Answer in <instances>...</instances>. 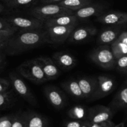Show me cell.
Here are the masks:
<instances>
[{"label":"cell","instance_id":"6da1fadb","mask_svg":"<svg viewBox=\"0 0 127 127\" xmlns=\"http://www.w3.org/2000/svg\"><path fill=\"white\" fill-rule=\"evenodd\" d=\"M47 43L50 41L45 28L17 31L9 39L4 52L9 55L19 54Z\"/></svg>","mask_w":127,"mask_h":127},{"label":"cell","instance_id":"7a4b0ae2","mask_svg":"<svg viewBox=\"0 0 127 127\" xmlns=\"http://www.w3.org/2000/svg\"><path fill=\"white\" fill-rule=\"evenodd\" d=\"M32 17L45 22L47 20L63 14H72L74 12L58 4H47L32 7L29 11Z\"/></svg>","mask_w":127,"mask_h":127},{"label":"cell","instance_id":"3957f363","mask_svg":"<svg viewBox=\"0 0 127 127\" xmlns=\"http://www.w3.org/2000/svg\"><path fill=\"white\" fill-rule=\"evenodd\" d=\"M17 71L22 77L37 84L48 81L42 65L37 58L29 60L21 64L17 67Z\"/></svg>","mask_w":127,"mask_h":127},{"label":"cell","instance_id":"277c9868","mask_svg":"<svg viewBox=\"0 0 127 127\" xmlns=\"http://www.w3.org/2000/svg\"><path fill=\"white\" fill-rule=\"evenodd\" d=\"M89 57L95 64L104 69L116 67L117 59L109 45H100L91 53Z\"/></svg>","mask_w":127,"mask_h":127},{"label":"cell","instance_id":"5b68a950","mask_svg":"<svg viewBox=\"0 0 127 127\" xmlns=\"http://www.w3.org/2000/svg\"><path fill=\"white\" fill-rule=\"evenodd\" d=\"M17 31H32L45 28V22L34 17L10 16L5 17Z\"/></svg>","mask_w":127,"mask_h":127},{"label":"cell","instance_id":"8992f818","mask_svg":"<svg viewBox=\"0 0 127 127\" xmlns=\"http://www.w3.org/2000/svg\"><path fill=\"white\" fill-rule=\"evenodd\" d=\"M9 79L15 92L24 100L33 106L37 105V100L23 80L16 73H9Z\"/></svg>","mask_w":127,"mask_h":127},{"label":"cell","instance_id":"52a82bcc","mask_svg":"<svg viewBox=\"0 0 127 127\" xmlns=\"http://www.w3.org/2000/svg\"><path fill=\"white\" fill-rule=\"evenodd\" d=\"M76 25L45 27L50 44H62L68 39Z\"/></svg>","mask_w":127,"mask_h":127},{"label":"cell","instance_id":"ba28073f","mask_svg":"<svg viewBox=\"0 0 127 127\" xmlns=\"http://www.w3.org/2000/svg\"><path fill=\"white\" fill-rule=\"evenodd\" d=\"M114 116V112L110 107L96 105L88 110L87 120L91 123H99L110 121Z\"/></svg>","mask_w":127,"mask_h":127},{"label":"cell","instance_id":"9c48e42d","mask_svg":"<svg viewBox=\"0 0 127 127\" xmlns=\"http://www.w3.org/2000/svg\"><path fill=\"white\" fill-rule=\"evenodd\" d=\"M102 24L124 26L127 24V13L122 11H109L104 12L96 19Z\"/></svg>","mask_w":127,"mask_h":127},{"label":"cell","instance_id":"30bf717a","mask_svg":"<svg viewBox=\"0 0 127 127\" xmlns=\"http://www.w3.org/2000/svg\"><path fill=\"white\" fill-rule=\"evenodd\" d=\"M44 93L51 105L57 110H60L65 106L66 97L60 89L52 85L45 88Z\"/></svg>","mask_w":127,"mask_h":127},{"label":"cell","instance_id":"8fae6325","mask_svg":"<svg viewBox=\"0 0 127 127\" xmlns=\"http://www.w3.org/2000/svg\"><path fill=\"white\" fill-rule=\"evenodd\" d=\"M97 87L95 93L91 100L101 99L110 94L115 87V83L112 78L105 75H100L97 77Z\"/></svg>","mask_w":127,"mask_h":127},{"label":"cell","instance_id":"7c38bea8","mask_svg":"<svg viewBox=\"0 0 127 127\" xmlns=\"http://www.w3.org/2000/svg\"><path fill=\"white\" fill-rule=\"evenodd\" d=\"M37 59L42 65L47 80H55L59 77L61 72L58 66L52 59L43 56H40Z\"/></svg>","mask_w":127,"mask_h":127},{"label":"cell","instance_id":"4fadbf2b","mask_svg":"<svg viewBox=\"0 0 127 127\" xmlns=\"http://www.w3.org/2000/svg\"><path fill=\"white\" fill-rule=\"evenodd\" d=\"M123 26H111L102 30L98 36L97 42L100 45H109L118 39L123 32Z\"/></svg>","mask_w":127,"mask_h":127},{"label":"cell","instance_id":"5bb4252c","mask_svg":"<svg viewBox=\"0 0 127 127\" xmlns=\"http://www.w3.org/2000/svg\"><path fill=\"white\" fill-rule=\"evenodd\" d=\"M106 6L100 3H91L78 11L74 12V14L78 19H85L93 16H99L104 13Z\"/></svg>","mask_w":127,"mask_h":127},{"label":"cell","instance_id":"9a60e30c","mask_svg":"<svg viewBox=\"0 0 127 127\" xmlns=\"http://www.w3.org/2000/svg\"><path fill=\"white\" fill-rule=\"evenodd\" d=\"M97 31L96 27L93 26H83L75 28L68 38V41L71 43H79L95 36Z\"/></svg>","mask_w":127,"mask_h":127},{"label":"cell","instance_id":"2e32d148","mask_svg":"<svg viewBox=\"0 0 127 127\" xmlns=\"http://www.w3.org/2000/svg\"><path fill=\"white\" fill-rule=\"evenodd\" d=\"M52 59L58 67L64 70H71L76 64V60L71 54L63 51L53 53L52 55Z\"/></svg>","mask_w":127,"mask_h":127},{"label":"cell","instance_id":"e0dca14e","mask_svg":"<svg viewBox=\"0 0 127 127\" xmlns=\"http://www.w3.org/2000/svg\"><path fill=\"white\" fill-rule=\"evenodd\" d=\"M85 98H90L95 93L97 87V78L91 77H79L77 79Z\"/></svg>","mask_w":127,"mask_h":127},{"label":"cell","instance_id":"ac0fdd59","mask_svg":"<svg viewBox=\"0 0 127 127\" xmlns=\"http://www.w3.org/2000/svg\"><path fill=\"white\" fill-rule=\"evenodd\" d=\"M78 18L74 14H63L47 20L45 22V27L53 26H72L76 25Z\"/></svg>","mask_w":127,"mask_h":127},{"label":"cell","instance_id":"d6986e66","mask_svg":"<svg viewBox=\"0 0 127 127\" xmlns=\"http://www.w3.org/2000/svg\"><path fill=\"white\" fill-rule=\"evenodd\" d=\"M61 86L67 93L74 98L78 99L85 98L77 79L68 80L66 82L62 83Z\"/></svg>","mask_w":127,"mask_h":127},{"label":"cell","instance_id":"ffe728a7","mask_svg":"<svg viewBox=\"0 0 127 127\" xmlns=\"http://www.w3.org/2000/svg\"><path fill=\"white\" fill-rule=\"evenodd\" d=\"M48 121L45 117L33 112H27L26 127H47Z\"/></svg>","mask_w":127,"mask_h":127},{"label":"cell","instance_id":"44dd1931","mask_svg":"<svg viewBox=\"0 0 127 127\" xmlns=\"http://www.w3.org/2000/svg\"><path fill=\"white\" fill-rule=\"evenodd\" d=\"M112 110H120L127 108V86L121 88L117 92L110 103Z\"/></svg>","mask_w":127,"mask_h":127},{"label":"cell","instance_id":"7402d4cb","mask_svg":"<svg viewBox=\"0 0 127 127\" xmlns=\"http://www.w3.org/2000/svg\"><path fill=\"white\" fill-rule=\"evenodd\" d=\"M91 3L93 0H63L58 4L75 12Z\"/></svg>","mask_w":127,"mask_h":127},{"label":"cell","instance_id":"603a6c76","mask_svg":"<svg viewBox=\"0 0 127 127\" xmlns=\"http://www.w3.org/2000/svg\"><path fill=\"white\" fill-rule=\"evenodd\" d=\"M68 115L73 120H83L88 118V110L80 105H76L72 107L68 112Z\"/></svg>","mask_w":127,"mask_h":127},{"label":"cell","instance_id":"cb8c5ba5","mask_svg":"<svg viewBox=\"0 0 127 127\" xmlns=\"http://www.w3.org/2000/svg\"><path fill=\"white\" fill-rule=\"evenodd\" d=\"M110 46L116 59L127 55V45L123 43L118 39Z\"/></svg>","mask_w":127,"mask_h":127},{"label":"cell","instance_id":"d4e9b609","mask_svg":"<svg viewBox=\"0 0 127 127\" xmlns=\"http://www.w3.org/2000/svg\"><path fill=\"white\" fill-rule=\"evenodd\" d=\"M37 1L38 0H9L5 2L11 7H20L32 6L36 3Z\"/></svg>","mask_w":127,"mask_h":127},{"label":"cell","instance_id":"484cf974","mask_svg":"<svg viewBox=\"0 0 127 127\" xmlns=\"http://www.w3.org/2000/svg\"><path fill=\"white\" fill-rule=\"evenodd\" d=\"M27 112L17 113L14 115L11 127H26Z\"/></svg>","mask_w":127,"mask_h":127},{"label":"cell","instance_id":"4316f807","mask_svg":"<svg viewBox=\"0 0 127 127\" xmlns=\"http://www.w3.org/2000/svg\"><path fill=\"white\" fill-rule=\"evenodd\" d=\"M12 100L11 91L7 90L0 93V109L5 108L9 105Z\"/></svg>","mask_w":127,"mask_h":127},{"label":"cell","instance_id":"83f0119b","mask_svg":"<svg viewBox=\"0 0 127 127\" xmlns=\"http://www.w3.org/2000/svg\"><path fill=\"white\" fill-rule=\"evenodd\" d=\"M16 33L11 31H0V51L4 50L10 39Z\"/></svg>","mask_w":127,"mask_h":127},{"label":"cell","instance_id":"f1b7e54d","mask_svg":"<svg viewBox=\"0 0 127 127\" xmlns=\"http://www.w3.org/2000/svg\"><path fill=\"white\" fill-rule=\"evenodd\" d=\"M116 67L119 70L127 73V55L117 59Z\"/></svg>","mask_w":127,"mask_h":127},{"label":"cell","instance_id":"f546056e","mask_svg":"<svg viewBox=\"0 0 127 127\" xmlns=\"http://www.w3.org/2000/svg\"><path fill=\"white\" fill-rule=\"evenodd\" d=\"M0 31H11L17 32V31L4 18H0Z\"/></svg>","mask_w":127,"mask_h":127},{"label":"cell","instance_id":"4dcf8cb0","mask_svg":"<svg viewBox=\"0 0 127 127\" xmlns=\"http://www.w3.org/2000/svg\"><path fill=\"white\" fill-rule=\"evenodd\" d=\"M14 115H6L0 117V127H11Z\"/></svg>","mask_w":127,"mask_h":127},{"label":"cell","instance_id":"1f68e13d","mask_svg":"<svg viewBox=\"0 0 127 127\" xmlns=\"http://www.w3.org/2000/svg\"><path fill=\"white\" fill-rule=\"evenodd\" d=\"M11 82L4 78H0V93L8 90Z\"/></svg>","mask_w":127,"mask_h":127},{"label":"cell","instance_id":"d6a6232c","mask_svg":"<svg viewBox=\"0 0 127 127\" xmlns=\"http://www.w3.org/2000/svg\"><path fill=\"white\" fill-rule=\"evenodd\" d=\"M85 121L78 120L69 121L65 123V127H81Z\"/></svg>","mask_w":127,"mask_h":127},{"label":"cell","instance_id":"836d02e7","mask_svg":"<svg viewBox=\"0 0 127 127\" xmlns=\"http://www.w3.org/2000/svg\"><path fill=\"white\" fill-rule=\"evenodd\" d=\"M115 125L112 120L99 123H91V127H112Z\"/></svg>","mask_w":127,"mask_h":127},{"label":"cell","instance_id":"e575fe53","mask_svg":"<svg viewBox=\"0 0 127 127\" xmlns=\"http://www.w3.org/2000/svg\"><path fill=\"white\" fill-rule=\"evenodd\" d=\"M118 39L127 45V31H123L118 37Z\"/></svg>","mask_w":127,"mask_h":127},{"label":"cell","instance_id":"d590c367","mask_svg":"<svg viewBox=\"0 0 127 127\" xmlns=\"http://www.w3.org/2000/svg\"><path fill=\"white\" fill-rule=\"evenodd\" d=\"M62 1L63 0H41V2L43 4H58Z\"/></svg>","mask_w":127,"mask_h":127},{"label":"cell","instance_id":"8d00e7d4","mask_svg":"<svg viewBox=\"0 0 127 127\" xmlns=\"http://www.w3.org/2000/svg\"><path fill=\"white\" fill-rule=\"evenodd\" d=\"M5 59H6L5 53L2 51H0V66L3 64L5 61Z\"/></svg>","mask_w":127,"mask_h":127},{"label":"cell","instance_id":"74e56055","mask_svg":"<svg viewBox=\"0 0 127 127\" xmlns=\"http://www.w3.org/2000/svg\"><path fill=\"white\" fill-rule=\"evenodd\" d=\"M81 127H91V123L89 121L86 120Z\"/></svg>","mask_w":127,"mask_h":127},{"label":"cell","instance_id":"f35d334b","mask_svg":"<svg viewBox=\"0 0 127 127\" xmlns=\"http://www.w3.org/2000/svg\"><path fill=\"white\" fill-rule=\"evenodd\" d=\"M112 127H125V122H122L117 125H115Z\"/></svg>","mask_w":127,"mask_h":127},{"label":"cell","instance_id":"ab89813d","mask_svg":"<svg viewBox=\"0 0 127 127\" xmlns=\"http://www.w3.org/2000/svg\"><path fill=\"white\" fill-rule=\"evenodd\" d=\"M3 10H4V6H2V4H0V13L2 12V11H3Z\"/></svg>","mask_w":127,"mask_h":127},{"label":"cell","instance_id":"60d3db41","mask_svg":"<svg viewBox=\"0 0 127 127\" xmlns=\"http://www.w3.org/2000/svg\"><path fill=\"white\" fill-rule=\"evenodd\" d=\"M4 1H9V0H4Z\"/></svg>","mask_w":127,"mask_h":127},{"label":"cell","instance_id":"b9f144b4","mask_svg":"<svg viewBox=\"0 0 127 127\" xmlns=\"http://www.w3.org/2000/svg\"></svg>","mask_w":127,"mask_h":127}]
</instances>
